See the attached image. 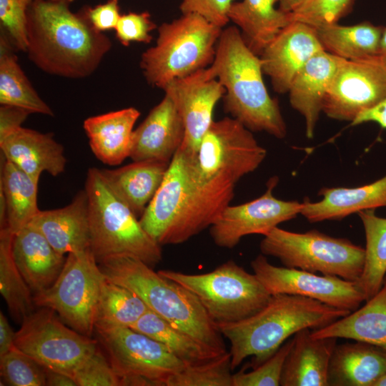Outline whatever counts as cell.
<instances>
[{"mask_svg": "<svg viewBox=\"0 0 386 386\" xmlns=\"http://www.w3.org/2000/svg\"><path fill=\"white\" fill-rule=\"evenodd\" d=\"M234 187L227 179L202 177L191 154L179 148L139 222L161 246L183 243L213 224L230 204Z\"/></svg>", "mask_w": 386, "mask_h": 386, "instance_id": "cell-1", "label": "cell"}, {"mask_svg": "<svg viewBox=\"0 0 386 386\" xmlns=\"http://www.w3.org/2000/svg\"><path fill=\"white\" fill-rule=\"evenodd\" d=\"M26 53L41 70L70 79L90 76L111 49V40L69 4L34 0L28 9Z\"/></svg>", "mask_w": 386, "mask_h": 386, "instance_id": "cell-2", "label": "cell"}, {"mask_svg": "<svg viewBox=\"0 0 386 386\" xmlns=\"http://www.w3.org/2000/svg\"><path fill=\"white\" fill-rule=\"evenodd\" d=\"M350 312L311 298L279 294L272 295L267 304L250 317L216 325L229 342L234 370L249 356L253 357V367L258 366L300 330L322 328Z\"/></svg>", "mask_w": 386, "mask_h": 386, "instance_id": "cell-3", "label": "cell"}, {"mask_svg": "<svg viewBox=\"0 0 386 386\" xmlns=\"http://www.w3.org/2000/svg\"><path fill=\"white\" fill-rule=\"evenodd\" d=\"M209 67L225 89L226 112L252 132H264L277 139L286 137L279 104L263 80L260 57L249 48L236 26L222 29Z\"/></svg>", "mask_w": 386, "mask_h": 386, "instance_id": "cell-4", "label": "cell"}, {"mask_svg": "<svg viewBox=\"0 0 386 386\" xmlns=\"http://www.w3.org/2000/svg\"><path fill=\"white\" fill-rule=\"evenodd\" d=\"M99 264L107 279L132 290L149 310L172 326L209 346L227 351L216 323L187 289L136 257L113 256Z\"/></svg>", "mask_w": 386, "mask_h": 386, "instance_id": "cell-5", "label": "cell"}, {"mask_svg": "<svg viewBox=\"0 0 386 386\" xmlns=\"http://www.w3.org/2000/svg\"><path fill=\"white\" fill-rule=\"evenodd\" d=\"M84 189L89 204L90 249L98 263L118 255L136 257L152 267L159 263L161 245L113 192L99 169H88Z\"/></svg>", "mask_w": 386, "mask_h": 386, "instance_id": "cell-6", "label": "cell"}, {"mask_svg": "<svg viewBox=\"0 0 386 386\" xmlns=\"http://www.w3.org/2000/svg\"><path fill=\"white\" fill-rule=\"evenodd\" d=\"M222 31L194 13L182 14L162 24L155 45L140 59L147 82L164 89L172 81L208 67L214 60Z\"/></svg>", "mask_w": 386, "mask_h": 386, "instance_id": "cell-7", "label": "cell"}, {"mask_svg": "<svg viewBox=\"0 0 386 386\" xmlns=\"http://www.w3.org/2000/svg\"><path fill=\"white\" fill-rule=\"evenodd\" d=\"M261 253L284 267L357 281L365 262V248L347 239L312 229L299 233L279 228L264 235Z\"/></svg>", "mask_w": 386, "mask_h": 386, "instance_id": "cell-8", "label": "cell"}, {"mask_svg": "<svg viewBox=\"0 0 386 386\" xmlns=\"http://www.w3.org/2000/svg\"><path fill=\"white\" fill-rule=\"evenodd\" d=\"M158 272L193 293L216 324L250 317L262 309L272 296L254 273L232 260L202 274L170 269Z\"/></svg>", "mask_w": 386, "mask_h": 386, "instance_id": "cell-9", "label": "cell"}, {"mask_svg": "<svg viewBox=\"0 0 386 386\" xmlns=\"http://www.w3.org/2000/svg\"><path fill=\"white\" fill-rule=\"evenodd\" d=\"M104 279L90 249L69 253L55 282L34 294V304L53 310L68 326L91 337Z\"/></svg>", "mask_w": 386, "mask_h": 386, "instance_id": "cell-10", "label": "cell"}, {"mask_svg": "<svg viewBox=\"0 0 386 386\" xmlns=\"http://www.w3.org/2000/svg\"><path fill=\"white\" fill-rule=\"evenodd\" d=\"M16 332L15 345L46 370L72 377L98 348V341L66 326L51 309L41 307L26 317Z\"/></svg>", "mask_w": 386, "mask_h": 386, "instance_id": "cell-11", "label": "cell"}, {"mask_svg": "<svg viewBox=\"0 0 386 386\" xmlns=\"http://www.w3.org/2000/svg\"><path fill=\"white\" fill-rule=\"evenodd\" d=\"M266 156V149L252 131L232 117L213 121L191 154L194 167L202 177L224 179L234 184L255 171Z\"/></svg>", "mask_w": 386, "mask_h": 386, "instance_id": "cell-12", "label": "cell"}, {"mask_svg": "<svg viewBox=\"0 0 386 386\" xmlns=\"http://www.w3.org/2000/svg\"><path fill=\"white\" fill-rule=\"evenodd\" d=\"M99 341L119 377H139L165 386L187 365L164 345L131 327H95Z\"/></svg>", "mask_w": 386, "mask_h": 386, "instance_id": "cell-13", "label": "cell"}, {"mask_svg": "<svg viewBox=\"0 0 386 386\" xmlns=\"http://www.w3.org/2000/svg\"><path fill=\"white\" fill-rule=\"evenodd\" d=\"M254 274L271 295L285 294L311 298L330 307L353 312L365 301L357 281L269 262L264 254L251 262Z\"/></svg>", "mask_w": 386, "mask_h": 386, "instance_id": "cell-14", "label": "cell"}, {"mask_svg": "<svg viewBox=\"0 0 386 386\" xmlns=\"http://www.w3.org/2000/svg\"><path fill=\"white\" fill-rule=\"evenodd\" d=\"M386 96V66L378 56L344 60L325 94L322 112L328 117L352 122Z\"/></svg>", "mask_w": 386, "mask_h": 386, "instance_id": "cell-15", "label": "cell"}, {"mask_svg": "<svg viewBox=\"0 0 386 386\" xmlns=\"http://www.w3.org/2000/svg\"><path fill=\"white\" fill-rule=\"evenodd\" d=\"M279 182L276 176L267 183V189L259 197L250 202L228 205L209 227L210 236L216 245L234 247L247 235L263 236L282 222L300 214L302 203L277 198L273 190Z\"/></svg>", "mask_w": 386, "mask_h": 386, "instance_id": "cell-16", "label": "cell"}, {"mask_svg": "<svg viewBox=\"0 0 386 386\" xmlns=\"http://www.w3.org/2000/svg\"><path fill=\"white\" fill-rule=\"evenodd\" d=\"M163 90L174 103L184 123V138L180 148L194 154L213 122L214 107L225 89L208 66L172 81Z\"/></svg>", "mask_w": 386, "mask_h": 386, "instance_id": "cell-17", "label": "cell"}, {"mask_svg": "<svg viewBox=\"0 0 386 386\" xmlns=\"http://www.w3.org/2000/svg\"><path fill=\"white\" fill-rule=\"evenodd\" d=\"M323 50L315 27L292 21L259 56L263 73L269 77L276 92L287 93L300 70L312 56Z\"/></svg>", "mask_w": 386, "mask_h": 386, "instance_id": "cell-18", "label": "cell"}, {"mask_svg": "<svg viewBox=\"0 0 386 386\" xmlns=\"http://www.w3.org/2000/svg\"><path fill=\"white\" fill-rule=\"evenodd\" d=\"M184 138L182 119L167 94L133 131L129 158L133 162L170 163Z\"/></svg>", "mask_w": 386, "mask_h": 386, "instance_id": "cell-19", "label": "cell"}, {"mask_svg": "<svg viewBox=\"0 0 386 386\" xmlns=\"http://www.w3.org/2000/svg\"><path fill=\"white\" fill-rule=\"evenodd\" d=\"M344 60L323 50L305 64L291 83L290 103L304 117L308 139L314 137L325 94Z\"/></svg>", "mask_w": 386, "mask_h": 386, "instance_id": "cell-20", "label": "cell"}, {"mask_svg": "<svg viewBox=\"0 0 386 386\" xmlns=\"http://www.w3.org/2000/svg\"><path fill=\"white\" fill-rule=\"evenodd\" d=\"M0 149L6 159L37 179L42 172L56 177L65 170L64 147L51 133L21 127L0 140Z\"/></svg>", "mask_w": 386, "mask_h": 386, "instance_id": "cell-21", "label": "cell"}, {"mask_svg": "<svg viewBox=\"0 0 386 386\" xmlns=\"http://www.w3.org/2000/svg\"><path fill=\"white\" fill-rule=\"evenodd\" d=\"M60 254L90 249L88 197L79 191L68 205L40 210L30 222Z\"/></svg>", "mask_w": 386, "mask_h": 386, "instance_id": "cell-22", "label": "cell"}, {"mask_svg": "<svg viewBox=\"0 0 386 386\" xmlns=\"http://www.w3.org/2000/svg\"><path fill=\"white\" fill-rule=\"evenodd\" d=\"M11 250L16 266L34 294L55 282L66 258L31 223L14 234Z\"/></svg>", "mask_w": 386, "mask_h": 386, "instance_id": "cell-23", "label": "cell"}, {"mask_svg": "<svg viewBox=\"0 0 386 386\" xmlns=\"http://www.w3.org/2000/svg\"><path fill=\"white\" fill-rule=\"evenodd\" d=\"M292 340L280 385L327 386L329 365L337 338H315L310 329L305 328L296 332Z\"/></svg>", "mask_w": 386, "mask_h": 386, "instance_id": "cell-24", "label": "cell"}, {"mask_svg": "<svg viewBox=\"0 0 386 386\" xmlns=\"http://www.w3.org/2000/svg\"><path fill=\"white\" fill-rule=\"evenodd\" d=\"M318 202L305 199L300 214L310 222L341 220L367 209L386 207V175L365 185L353 188L322 187Z\"/></svg>", "mask_w": 386, "mask_h": 386, "instance_id": "cell-25", "label": "cell"}, {"mask_svg": "<svg viewBox=\"0 0 386 386\" xmlns=\"http://www.w3.org/2000/svg\"><path fill=\"white\" fill-rule=\"evenodd\" d=\"M139 115L136 108L127 107L84 121L90 148L99 161L115 166L129 157L134 126Z\"/></svg>", "mask_w": 386, "mask_h": 386, "instance_id": "cell-26", "label": "cell"}, {"mask_svg": "<svg viewBox=\"0 0 386 386\" xmlns=\"http://www.w3.org/2000/svg\"><path fill=\"white\" fill-rule=\"evenodd\" d=\"M336 345L329 365L328 385L373 386L386 372V350L355 340Z\"/></svg>", "mask_w": 386, "mask_h": 386, "instance_id": "cell-27", "label": "cell"}, {"mask_svg": "<svg viewBox=\"0 0 386 386\" xmlns=\"http://www.w3.org/2000/svg\"><path fill=\"white\" fill-rule=\"evenodd\" d=\"M169 163L142 161L114 169H100L113 192L138 217L159 188Z\"/></svg>", "mask_w": 386, "mask_h": 386, "instance_id": "cell-28", "label": "cell"}, {"mask_svg": "<svg viewBox=\"0 0 386 386\" xmlns=\"http://www.w3.org/2000/svg\"><path fill=\"white\" fill-rule=\"evenodd\" d=\"M365 302L347 315L314 330L312 337L362 341L386 350V274L378 292Z\"/></svg>", "mask_w": 386, "mask_h": 386, "instance_id": "cell-29", "label": "cell"}, {"mask_svg": "<svg viewBox=\"0 0 386 386\" xmlns=\"http://www.w3.org/2000/svg\"><path fill=\"white\" fill-rule=\"evenodd\" d=\"M278 0L234 2L229 19L239 29L247 45L260 56L277 34L290 22V13L275 7Z\"/></svg>", "mask_w": 386, "mask_h": 386, "instance_id": "cell-30", "label": "cell"}, {"mask_svg": "<svg viewBox=\"0 0 386 386\" xmlns=\"http://www.w3.org/2000/svg\"><path fill=\"white\" fill-rule=\"evenodd\" d=\"M35 179L1 155L0 192L6 206V227L15 234L40 211L38 183Z\"/></svg>", "mask_w": 386, "mask_h": 386, "instance_id": "cell-31", "label": "cell"}, {"mask_svg": "<svg viewBox=\"0 0 386 386\" xmlns=\"http://www.w3.org/2000/svg\"><path fill=\"white\" fill-rule=\"evenodd\" d=\"M384 26L370 22L343 26L337 23L315 28L323 49L345 60L378 56Z\"/></svg>", "mask_w": 386, "mask_h": 386, "instance_id": "cell-32", "label": "cell"}, {"mask_svg": "<svg viewBox=\"0 0 386 386\" xmlns=\"http://www.w3.org/2000/svg\"><path fill=\"white\" fill-rule=\"evenodd\" d=\"M14 49L9 39L1 33L0 104L53 117L52 109L39 96L18 64Z\"/></svg>", "mask_w": 386, "mask_h": 386, "instance_id": "cell-33", "label": "cell"}, {"mask_svg": "<svg viewBox=\"0 0 386 386\" xmlns=\"http://www.w3.org/2000/svg\"><path fill=\"white\" fill-rule=\"evenodd\" d=\"M131 328L162 343L188 365L204 362L227 352L202 342L149 310Z\"/></svg>", "mask_w": 386, "mask_h": 386, "instance_id": "cell-34", "label": "cell"}, {"mask_svg": "<svg viewBox=\"0 0 386 386\" xmlns=\"http://www.w3.org/2000/svg\"><path fill=\"white\" fill-rule=\"evenodd\" d=\"M357 214L366 244L363 270L357 283L366 301L378 292L386 274V218L377 216L375 209Z\"/></svg>", "mask_w": 386, "mask_h": 386, "instance_id": "cell-35", "label": "cell"}, {"mask_svg": "<svg viewBox=\"0 0 386 386\" xmlns=\"http://www.w3.org/2000/svg\"><path fill=\"white\" fill-rule=\"evenodd\" d=\"M14 234L8 227L0 229V292L12 318L21 323L34 311L31 290L12 255Z\"/></svg>", "mask_w": 386, "mask_h": 386, "instance_id": "cell-36", "label": "cell"}, {"mask_svg": "<svg viewBox=\"0 0 386 386\" xmlns=\"http://www.w3.org/2000/svg\"><path fill=\"white\" fill-rule=\"evenodd\" d=\"M148 310L147 305L135 292L104 276L95 327H131Z\"/></svg>", "mask_w": 386, "mask_h": 386, "instance_id": "cell-37", "label": "cell"}, {"mask_svg": "<svg viewBox=\"0 0 386 386\" xmlns=\"http://www.w3.org/2000/svg\"><path fill=\"white\" fill-rule=\"evenodd\" d=\"M232 370L230 353L226 352L204 362L187 364L165 386H232Z\"/></svg>", "mask_w": 386, "mask_h": 386, "instance_id": "cell-38", "label": "cell"}, {"mask_svg": "<svg viewBox=\"0 0 386 386\" xmlns=\"http://www.w3.org/2000/svg\"><path fill=\"white\" fill-rule=\"evenodd\" d=\"M0 370L7 385H46V370L16 347L0 357Z\"/></svg>", "mask_w": 386, "mask_h": 386, "instance_id": "cell-39", "label": "cell"}, {"mask_svg": "<svg viewBox=\"0 0 386 386\" xmlns=\"http://www.w3.org/2000/svg\"><path fill=\"white\" fill-rule=\"evenodd\" d=\"M355 0H304L290 13V20L300 21L315 28L337 23L352 8Z\"/></svg>", "mask_w": 386, "mask_h": 386, "instance_id": "cell-40", "label": "cell"}, {"mask_svg": "<svg viewBox=\"0 0 386 386\" xmlns=\"http://www.w3.org/2000/svg\"><path fill=\"white\" fill-rule=\"evenodd\" d=\"M34 0H0L1 33L15 49L26 51L28 46V9Z\"/></svg>", "mask_w": 386, "mask_h": 386, "instance_id": "cell-41", "label": "cell"}, {"mask_svg": "<svg viewBox=\"0 0 386 386\" xmlns=\"http://www.w3.org/2000/svg\"><path fill=\"white\" fill-rule=\"evenodd\" d=\"M292 338L285 342L269 358L249 372L232 375V386H279L284 363L292 345Z\"/></svg>", "mask_w": 386, "mask_h": 386, "instance_id": "cell-42", "label": "cell"}, {"mask_svg": "<svg viewBox=\"0 0 386 386\" xmlns=\"http://www.w3.org/2000/svg\"><path fill=\"white\" fill-rule=\"evenodd\" d=\"M72 378L77 386H120L119 376L99 348L76 369Z\"/></svg>", "mask_w": 386, "mask_h": 386, "instance_id": "cell-43", "label": "cell"}, {"mask_svg": "<svg viewBox=\"0 0 386 386\" xmlns=\"http://www.w3.org/2000/svg\"><path fill=\"white\" fill-rule=\"evenodd\" d=\"M156 28L149 12H129L121 15L114 30L120 43L128 46L133 41L149 43L152 39L150 32Z\"/></svg>", "mask_w": 386, "mask_h": 386, "instance_id": "cell-44", "label": "cell"}, {"mask_svg": "<svg viewBox=\"0 0 386 386\" xmlns=\"http://www.w3.org/2000/svg\"><path fill=\"white\" fill-rule=\"evenodd\" d=\"M234 0H182L179 9L182 14L194 13L220 28L229 21V11Z\"/></svg>", "mask_w": 386, "mask_h": 386, "instance_id": "cell-45", "label": "cell"}, {"mask_svg": "<svg viewBox=\"0 0 386 386\" xmlns=\"http://www.w3.org/2000/svg\"><path fill=\"white\" fill-rule=\"evenodd\" d=\"M81 14L98 31L114 29L121 16L119 0H108L104 4L89 6Z\"/></svg>", "mask_w": 386, "mask_h": 386, "instance_id": "cell-46", "label": "cell"}, {"mask_svg": "<svg viewBox=\"0 0 386 386\" xmlns=\"http://www.w3.org/2000/svg\"><path fill=\"white\" fill-rule=\"evenodd\" d=\"M30 114L28 110L19 107L1 104L0 140L21 127Z\"/></svg>", "mask_w": 386, "mask_h": 386, "instance_id": "cell-47", "label": "cell"}, {"mask_svg": "<svg viewBox=\"0 0 386 386\" xmlns=\"http://www.w3.org/2000/svg\"><path fill=\"white\" fill-rule=\"evenodd\" d=\"M367 122H374L382 129H386V96L374 107L359 114L351 122V125L355 126Z\"/></svg>", "mask_w": 386, "mask_h": 386, "instance_id": "cell-48", "label": "cell"}, {"mask_svg": "<svg viewBox=\"0 0 386 386\" xmlns=\"http://www.w3.org/2000/svg\"><path fill=\"white\" fill-rule=\"evenodd\" d=\"M14 332L5 315L0 312V357L13 350L15 345Z\"/></svg>", "mask_w": 386, "mask_h": 386, "instance_id": "cell-49", "label": "cell"}, {"mask_svg": "<svg viewBox=\"0 0 386 386\" xmlns=\"http://www.w3.org/2000/svg\"><path fill=\"white\" fill-rule=\"evenodd\" d=\"M46 385L49 386H76L74 379L64 373L46 370Z\"/></svg>", "mask_w": 386, "mask_h": 386, "instance_id": "cell-50", "label": "cell"}, {"mask_svg": "<svg viewBox=\"0 0 386 386\" xmlns=\"http://www.w3.org/2000/svg\"><path fill=\"white\" fill-rule=\"evenodd\" d=\"M304 0H278L279 9L286 12L291 13L298 8Z\"/></svg>", "mask_w": 386, "mask_h": 386, "instance_id": "cell-51", "label": "cell"}, {"mask_svg": "<svg viewBox=\"0 0 386 386\" xmlns=\"http://www.w3.org/2000/svg\"><path fill=\"white\" fill-rule=\"evenodd\" d=\"M378 56L386 66V26L383 28V31L380 44Z\"/></svg>", "mask_w": 386, "mask_h": 386, "instance_id": "cell-52", "label": "cell"}, {"mask_svg": "<svg viewBox=\"0 0 386 386\" xmlns=\"http://www.w3.org/2000/svg\"><path fill=\"white\" fill-rule=\"evenodd\" d=\"M373 386H386V372L377 379Z\"/></svg>", "mask_w": 386, "mask_h": 386, "instance_id": "cell-53", "label": "cell"}, {"mask_svg": "<svg viewBox=\"0 0 386 386\" xmlns=\"http://www.w3.org/2000/svg\"><path fill=\"white\" fill-rule=\"evenodd\" d=\"M51 1H55V2H61L69 4V3L73 2L74 0H48Z\"/></svg>", "mask_w": 386, "mask_h": 386, "instance_id": "cell-54", "label": "cell"}]
</instances>
